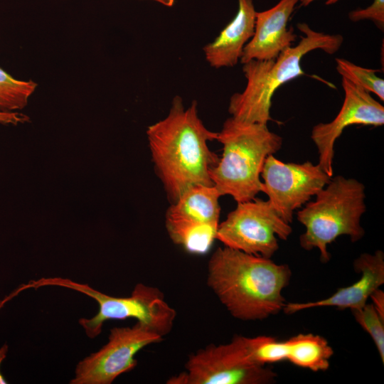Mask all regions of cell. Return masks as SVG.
<instances>
[{"label":"cell","mask_w":384,"mask_h":384,"mask_svg":"<svg viewBox=\"0 0 384 384\" xmlns=\"http://www.w3.org/2000/svg\"><path fill=\"white\" fill-rule=\"evenodd\" d=\"M146 135L156 174L171 203L191 187L213 186L210 171L220 158L208 143L217 140L218 132L204 125L196 100L185 108L175 96L168 114L149 126Z\"/></svg>","instance_id":"obj_1"},{"label":"cell","mask_w":384,"mask_h":384,"mask_svg":"<svg viewBox=\"0 0 384 384\" xmlns=\"http://www.w3.org/2000/svg\"><path fill=\"white\" fill-rule=\"evenodd\" d=\"M288 265L224 246L217 248L207 267V284L235 319H267L283 310L282 290L289 284Z\"/></svg>","instance_id":"obj_2"},{"label":"cell","mask_w":384,"mask_h":384,"mask_svg":"<svg viewBox=\"0 0 384 384\" xmlns=\"http://www.w3.org/2000/svg\"><path fill=\"white\" fill-rule=\"evenodd\" d=\"M297 26L304 34L297 46L286 48L275 59L252 60L242 64L247 85L242 92L230 97L228 112L232 117L244 122L267 124L272 120L270 108L275 91L304 75L301 65L302 58L317 49L332 55L343 43V38L340 34L316 31L305 23Z\"/></svg>","instance_id":"obj_3"},{"label":"cell","mask_w":384,"mask_h":384,"mask_svg":"<svg viewBox=\"0 0 384 384\" xmlns=\"http://www.w3.org/2000/svg\"><path fill=\"white\" fill-rule=\"evenodd\" d=\"M223 154L210 177L221 196L237 202L252 200L262 192L260 174L266 158L278 151L282 138L267 124L247 123L230 117L218 132Z\"/></svg>","instance_id":"obj_4"},{"label":"cell","mask_w":384,"mask_h":384,"mask_svg":"<svg viewBox=\"0 0 384 384\" xmlns=\"http://www.w3.org/2000/svg\"><path fill=\"white\" fill-rule=\"evenodd\" d=\"M364 185L343 176L331 178L313 201L307 202L297 213L298 221L305 227L299 245L305 250L316 248L320 260L328 262L331 254L327 245L341 235L349 236L352 242L365 235L361 219L366 210Z\"/></svg>","instance_id":"obj_5"},{"label":"cell","mask_w":384,"mask_h":384,"mask_svg":"<svg viewBox=\"0 0 384 384\" xmlns=\"http://www.w3.org/2000/svg\"><path fill=\"white\" fill-rule=\"evenodd\" d=\"M45 286H58L82 293L98 304V311L92 318H81L80 325L87 337L94 338L102 332L104 323L108 320L135 319L137 322L162 336L172 330L176 311L165 300L157 287L142 283L137 284L130 296L116 297L104 294L85 284L60 277L41 278L23 284V289H38Z\"/></svg>","instance_id":"obj_6"},{"label":"cell","mask_w":384,"mask_h":384,"mask_svg":"<svg viewBox=\"0 0 384 384\" xmlns=\"http://www.w3.org/2000/svg\"><path fill=\"white\" fill-rule=\"evenodd\" d=\"M292 232L268 200L255 197L238 203L219 223L216 240L225 247L271 258L279 249L277 238L286 240Z\"/></svg>","instance_id":"obj_7"},{"label":"cell","mask_w":384,"mask_h":384,"mask_svg":"<svg viewBox=\"0 0 384 384\" xmlns=\"http://www.w3.org/2000/svg\"><path fill=\"white\" fill-rule=\"evenodd\" d=\"M186 371L172 376L169 384H266L277 374L250 361L235 336L226 344H210L191 354Z\"/></svg>","instance_id":"obj_8"},{"label":"cell","mask_w":384,"mask_h":384,"mask_svg":"<svg viewBox=\"0 0 384 384\" xmlns=\"http://www.w3.org/2000/svg\"><path fill=\"white\" fill-rule=\"evenodd\" d=\"M163 338L139 322L132 327L112 328L107 343L77 364L70 383L111 384L137 366L135 356L139 351Z\"/></svg>","instance_id":"obj_9"},{"label":"cell","mask_w":384,"mask_h":384,"mask_svg":"<svg viewBox=\"0 0 384 384\" xmlns=\"http://www.w3.org/2000/svg\"><path fill=\"white\" fill-rule=\"evenodd\" d=\"M262 192L280 217L287 223L293 220L294 211L305 205L330 181L328 175L311 161L285 163L269 155L260 174Z\"/></svg>","instance_id":"obj_10"},{"label":"cell","mask_w":384,"mask_h":384,"mask_svg":"<svg viewBox=\"0 0 384 384\" xmlns=\"http://www.w3.org/2000/svg\"><path fill=\"white\" fill-rule=\"evenodd\" d=\"M341 85L344 100L338 113L330 122L314 126L311 134L318 151V164L331 177L334 144L343 129L353 124L380 127L384 124V107L368 92L343 77Z\"/></svg>","instance_id":"obj_11"},{"label":"cell","mask_w":384,"mask_h":384,"mask_svg":"<svg viewBox=\"0 0 384 384\" xmlns=\"http://www.w3.org/2000/svg\"><path fill=\"white\" fill-rule=\"evenodd\" d=\"M299 0H280L271 9L256 12L254 34L243 48L240 63L275 59L292 46L297 35L287 23Z\"/></svg>","instance_id":"obj_12"},{"label":"cell","mask_w":384,"mask_h":384,"mask_svg":"<svg viewBox=\"0 0 384 384\" xmlns=\"http://www.w3.org/2000/svg\"><path fill=\"white\" fill-rule=\"evenodd\" d=\"M361 278L350 286L338 289L331 296L315 302L286 303L283 311L292 314L316 307L333 306L338 309H355L363 306L370 295L384 284V254L378 250L373 254L363 253L353 262Z\"/></svg>","instance_id":"obj_13"},{"label":"cell","mask_w":384,"mask_h":384,"mask_svg":"<svg viewBox=\"0 0 384 384\" xmlns=\"http://www.w3.org/2000/svg\"><path fill=\"white\" fill-rule=\"evenodd\" d=\"M256 12L252 0H238L235 17L213 41L203 48L211 67H233L238 63L244 47L254 34Z\"/></svg>","instance_id":"obj_14"},{"label":"cell","mask_w":384,"mask_h":384,"mask_svg":"<svg viewBox=\"0 0 384 384\" xmlns=\"http://www.w3.org/2000/svg\"><path fill=\"white\" fill-rule=\"evenodd\" d=\"M333 354L326 339L313 334H299L282 341L270 336L262 347V358L266 363L287 360L314 372L326 370Z\"/></svg>","instance_id":"obj_15"},{"label":"cell","mask_w":384,"mask_h":384,"mask_svg":"<svg viewBox=\"0 0 384 384\" xmlns=\"http://www.w3.org/2000/svg\"><path fill=\"white\" fill-rule=\"evenodd\" d=\"M220 196L214 186L191 187L171 203L166 217L219 224Z\"/></svg>","instance_id":"obj_16"},{"label":"cell","mask_w":384,"mask_h":384,"mask_svg":"<svg viewBox=\"0 0 384 384\" xmlns=\"http://www.w3.org/2000/svg\"><path fill=\"white\" fill-rule=\"evenodd\" d=\"M165 225L174 244L181 246L188 253L204 255L216 240L219 224L166 217Z\"/></svg>","instance_id":"obj_17"},{"label":"cell","mask_w":384,"mask_h":384,"mask_svg":"<svg viewBox=\"0 0 384 384\" xmlns=\"http://www.w3.org/2000/svg\"><path fill=\"white\" fill-rule=\"evenodd\" d=\"M37 85L31 80H17L0 68V110L23 109Z\"/></svg>","instance_id":"obj_18"},{"label":"cell","mask_w":384,"mask_h":384,"mask_svg":"<svg viewBox=\"0 0 384 384\" xmlns=\"http://www.w3.org/2000/svg\"><path fill=\"white\" fill-rule=\"evenodd\" d=\"M336 63L341 77L384 100V80L376 75L378 70L361 67L343 58H336Z\"/></svg>","instance_id":"obj_19"},{"label":"cell","mask_w":384,"mask_h":384,"mask_svg":"<svg viewBox=\"0 0 384 384\" xmlns=\"http://www.w3.org/2000/svg\"><path fill=\"white\" fill-rule=\"evenodd\" d=\"M351 311L357 323L370 336L384 363V319L371 303Z\"/></svg>","instance_id":"obj_20"},{"label":"cell","mask_w":384,"mask_h":384,"mask_svg":"<svg viewBox=\"0 0 384 384\" xmlns=\"http://www.w3.org/2000/svg\"><path fill=\"white\" fill-rule=\"evenodd\" d=\"M348 18L353 22L363 20L372 21L381 31L384 28V0H373L366 9H357L348 14Z\"/></svg>","instance_id":"obj_21"},{"label":"cell","mask_w":384,"mask_h":384,"mask_svg":"<svg viewBox=\"0 0 384 384\" xmlns=\"http://www.w3.org/2000/svg\"><path fill=\"white\" fill-rule=\"evenodd\" d=\"M28 119V116L21 113L0 110V123L17 124L26 122Z\"/></svg>","instance_id":"obj_22"},{"label":"cell","mask_w":384,"mask_h":384,"mask_svg":"<svg viewBox=\"0 0 384 384\" xmlns=\"http://www.w3.org/2000/svg\"><path fill=\"white\" fill-rule=\"evenodd\" d=\"M372 304L380 316L384 319V292L378 288L370 295Z\"/></svg>","instance_id":"obj_23"},{"label":"cell","mask_w":384,"mask_h":384,"mask_svg":"<svg viewBox=\"0 0 384 384\" xmlns=\"http://www.w3.org/2000/svg\"><path fill=\"white\" fill-rule=\"evenodd\" d=\"M9 351V346L6 343H4L1 348H0V366L2 363V361L5 359L7 355V352ZM7 381L4 378L3 375L0 372V384H6Z\"/></svg>","instance_id":"obj_24"},{"label":"cell","mask_w":384,"mask_h":384,"mask_svg":"<svg viewBox=\"0 0 384 384\" xmlns=\"http://www.w3.org/2000/svg\"><path fill=\"white\" fill-rule=\"evenodd\" d=\"M314 1L315 0H299V1H300L301 6H306L309 5ZM339 0H326V4L331 5V4L336 3Z\"/></svg>","instance_id":"obj_25"},{"label":"cell","mask_w":384,"mask_h":384,"mask_svg":"<svg viewBox=\"0 0 384 384\" xmlns=\"http://www.w3.org/2000/svg\"><path fill=\"white\" fill-rule=\"evenodd\" d=\"M166 6H172L174 4L175 0H151Z\"/></svg>","instance_id":"obj_26"}]
</instances>
